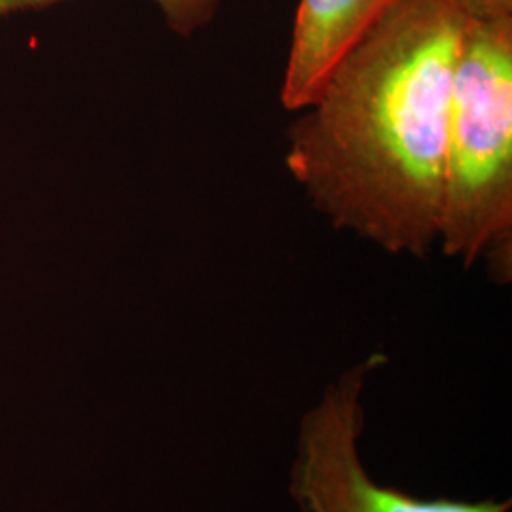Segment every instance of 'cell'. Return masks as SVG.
<instances>
[{
  "mask_svg": "<svg viewBox=\"0 0 512 512\" xmlns=\"http://www.w3.org/2000/svg\"><path fill=\"white\" fill-rule=\"evenodd\" d=\"M512 21H469L446 129L439 243L471 266L494 260L511 279Z\"/></svg>",
  "mask_w": 512,
  "mask_h": 512,
  "instance_id": "obj_2",
  "label": "cell"
},
{
  "mask_svg": "<svg viewBox=\"0 0 512 512\" xmlns=\"http://www.w3.org/2000/svg\"><path fill=\"white\" fill-rule=\"evenodd\" d=\"M63 0H0L2 19L50 8ZM164 16L165 25L181 38L194 37L217 18L224 0H152Z\"/></svg>",
  "mask_w": 512,
  "mask_h": 512,
  "instance_id": "obj_5",
  "label": "cell"
},
{
  "mask_svg": "<svg viewBox=\"0 0 512 512\" xmlns=\"http://www.w3.org/2000/svg\"><path fill=\"white\" fill-rule=\"evenodd\" d=\"M370 359L330 387L302 425L300 452L293 469V495L306 512H507L511 501L416 499L376 484L366 475L357 437L361 431L359 393L366 370L380 363Z\"/></svg>",
  "mask_w": 512,
  "mask_h": 512,
  "instance_id": "obj_3",
  "label": "cell"
},
{
  "mask_svg": "<svg viewBox=\"0 0 512 512\" xmlns=\"http://www.w3.org/2000/svg\"><path fill=\"white\" fill-rule=\"evenodd\" d=\"M395 0H298L281 103L304 109L332 65Z\"/></svg>",
  "mask_w": 512,
  "mask_h": 512,
  "instance_id": "obj_4",
  "label": "cell"
},
{
  "mask_svg": "<svg viewBox=\"0 0 512 512\" xmlns=\"http://www.w3.org/2000/svg\"><path fill=\"white\" fill-rule=\"evenodd\" d=\"M467 23L450 0H395L296 110L285 164L334 228L393 255L425 256L439 243Z\"/></svg>",
  "mask_w": 512,
  "mask_h": 512,
  "instance_id": "obj_1",
  "label": "cell"
},
{
  "mask_svg": "<svg viewBox=\"0 0 512 512\" xmlns=\"http://www.w3.org/2000/svg\"><path fill=\"white\" fill-rule=\"evenodd\" d=\"M459 14L475 23L512 21V0H450Z\"/></svg>",
  "mask_w": 512,
  "mask_h": 512,
  "instance_id": "obj_6",
  "label": "cell"
}]
</instances>
